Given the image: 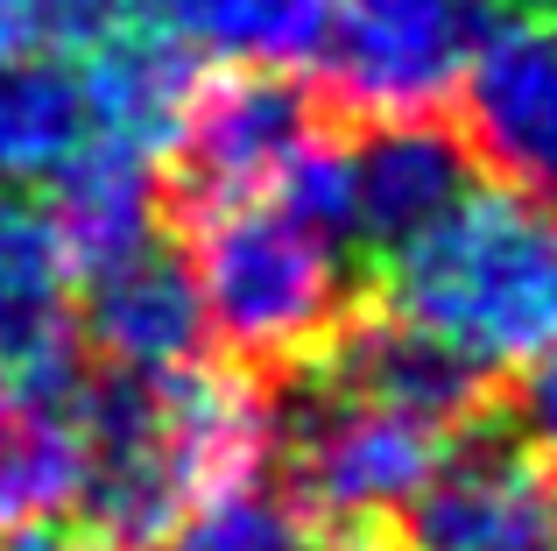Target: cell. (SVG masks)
<instances>
[{
	"instance_id": "obj_1",
	"label": "cell",
	"mask_w": 557,
	"mask_h": 551,
	"mask_svg": "<svg viewBox=\"0 0 557 551\" xmlns=\"http://www.w3.org/2000/svg\"><path fill=\"white\" fill-rule=\"evenodd\" d=\"M92 538L156 551L212 488H233L275 453V389L233 360H190L177 375H99L78 396Z\"/></svg>"
},
{
	"instance_id": "obj_2",
	"label": "cell",
	"mask_w": 557,
	"mask_h": 551,
	"mask_svg": "<svg viewBox=\"0 0 557 551\" xmlns=\"http://www.w3.org/2000/svg\"><path fill=\"white\" fill-rule=\"evenodd\" d=\"M368 297L494 382L557 346V226L536 198L473 184L431 234L374 269Z\"/></svg>"
},
{
	"instance_id": "obj_3",
	"label": "cell",
	"mask_w": 557,
	"mask_h": 551,
	"mask_svg": "<svg viewBox=\"0 0 557 551\" xmlns=\"http://www.w3.org/2000/svg\"><path fill=\"white\" fill-rule=\"evenodd\" d=\"M170 226L184 234L177 248L198 283L205 332H219L233 368L261 375V382L297 375L360 304L354 276H346V248L325 226L283 212L275 198L190 212Z\"/></svg>"
},
{
	"instance_id": "obj_4",
	"label": "cell",
	"mask_w": 557,
	"mask_h": 551,
	"mask_svg": "<svg viewBox=\"0 0 557 551\" xmlns=\"http://www.w3.org/2000/svg\"><path fill=\"white\" fill-rule=\"evenodd\" d=\"M275 389V453L289 467V495L339 530H368L381 516H403V502L431 481L445 445L459 431H437L409 411L368 403L325 375L297 368Z\"/></svg>"
},
{
	"instance_id": "obj_5",
	"label": "cell",
	"mask_w": 557,
	"mask_h": 551,
	"mask_svg": "<svg viewBox=\"0 0 557 551\" xmlns=\"http://www.w3.org/2000/svg\"><path fill=\"white\" fill-rule=\"evenodd\" d=\"M325 127H332V107L311 93L304 71H283V64L205 71L163 149V170H156L170 220L275 198Z\"/></svg>"
},
{
	"instance_id": "obj_6",
	"label": "cell",
	"mask_w": 557,
	"mask_h": 551,
	"mask_svg": "<svg viewBox=\"0 0 557 551\" xmlns=\"http://www.w3.org/2000/svg\"><path fill=\"white\" fill-rule=\"evenodd\" d=\"M480 42V0H325L304 57L332 121L445 113Z\"/></svg>"
},
{
	"instance_id": "obj_7",
	"label": "cell",
	"mask_w": 557,
	"mask_h": 551,
	"mask_svg": "<svg viewBox=\"0 0 557 551\" xmlns=\"http://www.w3.org/2000/svg\"><path fill=\"white\" fill-rule=\"evenodd\" d=\"M403 551H557V474L502 417H480L403 502Z\"/></svg>"
},
{
	"instance_id": "obj_8",
	"label": "cell",
	"mask_w": 557,
	"mask_h": 551,
	"mask_svg": "<svg viewBox=\"0 0 557 551\" xmlns=\"http://www.w3.org/2000/svg\"><path fill=\"white\" fill-rule=\"evenodd\" d=\"M459 142L480 177L508 184L522 198L557 192V22L544 14H508L480 28L459 85Z\"/></svg>"
},
{
	"instance_id": "obj_9",
	"label": "cell",
	"mask_w": 557,
	"mask_h": 551,
	"mask_svg": "<svg viewBox=\"0 0 557 551\" xmlns=\"http://www.w3.org/2000/svg\"><path fill=\"white\" fill-rule=\"evenodd\" d=\"M473 184L480 170L445 113L346 121V248L381 269L417 234H431Z\"/></svg>"
},
{
	"instance_id": "obj_10",
	"label": "cell",
	"mask_w": 557,
	"mask_h": 551,
	"mask_svg": "<svg viewBox=\"0 0 557 551\" xmlns=\"http://www.w3.org/2000/svg\"><path fill=\"white\" fill-rule=\"evenodd\" d=\"M78 297V340L99 354L107 375H177L190 360H205V311H198V283H190L184 248L156 226L149 241L121 248L113 262L71 276Z\"/></svg>"
},
{
	"instance_id": "obj_11",
	"label": "cell",
	"mask_w": 557,
	"mask_h": 551,
	"mask_svg": "<svg viewBox=\"0 0 557 551\" xmlns=\"http://www.w3.org/2000/svg\"><path fill=\"white\" fill-rule=\"evenodd\" d=\"M71 78H78L85 135L121 142V149L149 156V163L163 170V149H170V135H177V121L190 107V85L205 78V64L177 36H163L156 22H135V14H127L121 28L85 42Z\"/></svg>"
},
{
	"instance_id": "obj_12",
	"label": "cell",
	"mask_w": 557,
	"mask_h": 551,
	"mask_svg": "<svg viewBox=\"0 0 557 551\" xmlns=\"http://www.w3.org/2000/svg\"><path fill=\"white\" fill-rule=\"evenodd\" d=\"M78 474H85L78 403L28 396V389L0 382V530L57 516L78 495Z\"/></svg>"
},
{
	"instance_id": "obj_13",
	"label": "cell",
	"mask_w": 557,
	"mask_h": 551,
	"mask_svg": "<svg viewBox=\"0 0 557 551\" xmlns=\"http://www.w3.org/2000/svg\"><path fill=\"white\" fill-rule=\"evenodd\" d=\"M325 0H135V22H156L190 57L212 50L233 64H304Z\"/></svg>"
},
{
	"instance_id": "obj_14",
	"label": "cell",
	"mask_w": 557,
	"mask_h": 551,
	"mask_svg": "<svg viewBox=\"0 0 557 551\" xmlns=\"http://www.w3.org/2000/svg\"><path fill=\"white\" fill-rule=\"evenodd\" d=\"M78 142V78L57 57H0V184H42Z\"/></svg>"
},
{
	"instance_id": "obj_15",
	"label": "cell",
	"mask_w": 557,
	"mask_h": 551,
	"mask_svg": "<svg viewBox=\"0 0 557 551\" xmlns=\"http://www.w3.org/2000/svg\"><path fill=\"white\" fill-rule=\"evenodd\" d=\"M318 516L269 467L233 488H212L156 551H318Z\"/></svg>"
},
{
	"instance_id": "obj_16",
	"label": "cell",
	"mask_w": 557,
	"mask_h": 551,
	"mask_svg": "<svg viewBox=\"0 0 557 551\" xmlns=\"http://www.w3.org/2000/svg\"><path fill=\"white\" fill-rule=\"evenodd\" d=\"M127 14H135V0H28L36 50H85L107 28H121Z\"/></svg>"
},
{
	"instance_id": "obj_17",
	"label": "cell",
	"mask_w": 557,
	"mask_h": 551,
	"mask_svg": "<svg viewBox=\"0 0 557 551\" xmlns=\"http://www.w3.org/2000/svg\"><path fill=\"white\" fill-rule=\"evenodd\" d=\"M516 425H522L516 439L557 474V346H544V354L522 368V382H516Z\"/></svg>"
},
{
	"instance_id": "obj_18",
	"label": "cell",
	"mask_w": 557,
	"mask_h": 551,
	"mask_svg": "<svg viewBox=\"0 0 557 551\" xmlns=\"http://www.w3.org/2000/svg\"><path fill=\"white\" fill-rule=\"evenodd\" d=\"M0 551H113L107 538H92L85 524H22V530H0Z\"/></svg>"
},
{
	"instance_id": "obj_19",
	"label": "cell",
	"mask_w": 557,
	"mask_h": 551,
	"mask_svg": "<svg viewBox=\"0 0 557 551\" xmlns=\"http://www.w3.org/2000/svg\"><path fill=\"white\" fill-rule=\"evenodd\" d=\"M318 551H381L368 530H339V544H318Z\"/></svg>"
},
{
	"instance_id": "obj_20",
	"label": "cell",
	"mask_w": 557,
	"mask_h": 551,
	"mask_svg": "<svg viewBox=\"0 0 557 551\" xmlns=\"http://www.w3.org/2000/svg\"><path fill=\"white\" fill-rule=\"evenodd\" d=\"M516 14H544V22H557V0H508Z\"/></svg>"
}]
</instances>
